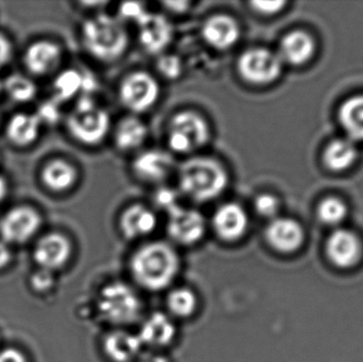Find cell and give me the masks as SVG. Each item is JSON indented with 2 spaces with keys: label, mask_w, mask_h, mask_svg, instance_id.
<instances>
[{
  "label": "cell",
  "mask_w": 363,
  "mask_h": 362,
  "mask_svg": "<svg viewBox=\"0 0 363 362\" xmlns=\"http://www.w3.org/2000/svg\"><path fill=\"white\" fill-rule=\"evenodd\" d=\"M178 253L166 242H151L140 248L131 261L132 274L138 284L149 290H161L172 284L178 274Z\"/></svg>",
  "instance_id": "6da1fadb"
},
{
  "label": "cell",
  "mask_w": 363,
  "mask_h": 362,
  "mask_svg": "<svg viewBox=\"0 0 363 362\" xmlns=\"http://www.w3.org/2000/svg\"><path fill=\"white\" fill-rule=\"evenodd\" d=\"M179 182L182 191L194 201L207 202L219 197L228 184V172L211 157H194L181 166Z\"/></svg>",
  "instance_id": "7a4b0ae2"
},
{
  "label": "cell",
  "mask_w": 363,
  "mask_h": 362,
  "mask_svg": "<svg viewBox=\"0 0 363 362\" xmlns=\"http://www.w3.org/2000/svg\"><path fill=\"white\" fill-rule=\"evenodd\" d=\"M82 40L89 55L106 62L121 57L129 44L123 23L108 15L89 19L82 27Z\"/></svg>",
  "instance_id": "3957f363"
},
{
  "label": "cell",
  "mask_w": 363,
  "mask_h": 362,
  "mask_svg": "<svg viewBox=\"0 0 363 362\" xmlns=\"http://www.w3.org/2000/svg\"><path fill=\"white\" fill-rule=\"evenodd\" d=\"M110 116L106 111L98 108L89 96L80 98L76 108L67 119L70 135L81 144H99L110 130Z\"/></svg>",
  "instance_id": "277c9868"
},
{
  "label": "cell",
  "mask_w": 363,
  "mask_h": 362,
  "mask_svg": "<svg viewBox=\"0 0 363 362\" xmlns=\"http://www.w3.org/2000/svg\"><path fill=\"white\" fill-rule=\"evenodd\" d=\"M100 314L113 324H131L142 310L140 297L125 283H113L102 289L98 301Z\"/></svg>",
  "instance_id": "5b68a950"
},
{
  "label": "cell",
  "mask_w": 363,
  "mask_h": 362,
  "mask_svg": "<svg viewBox=\"0 0 363 362\" xmlns=\"http://www.w3.org/2000/svg\"><path fill=\"white\" fill-rule=\"evenodd\" d=\"M208 140V125L196 113L184 111L177 114L170 121L168 142L174 152H192L202 148Z\"/></svg>",
  "instance_id": "8992f818"
},
{
  "label": "cell",
  "mask_w": 363,
  "mask_h": 362,
  "mask_svg": "<svg viewBox=\"0 0 363 362\" xmlns=\"http://www.w3.org/2000/svg\"><path fill=\"white\" fill-rule=\"evenodd\" d=\"M42 223V215L33 206H14L0 219L1 240L9 246L26 244L38 233Z\"/></svg>",
  "instance_id": "52a82bcc"
},
{
  "label": "cell",
  "mask_w": 363,
  "mask_h": 362,
  "mask_svg": "<svg viewBox=\"0 0 363 362\" xmlns=\"http://www.w3.org/2000/svg\"><path fill=\"white\" fill-rule=\"evenodd\" d=\"M279 55L264 48L245 51L238 59V72L247 82L266 85L273 82L281 72Z\"/></svg>",
  "instance_id": "ba28073f"
},
{
  "label": "cell",
  "mask_w": 363,
  "mask_h": 362,
  "mask_svg": "<svg viewBox=\"0 0 363 362\" xmlns=\"http://www.w3.org/2000/svg\"><path fill=\"white\" fill-rule=\"evenodd\" d=\"M160 85L151 74L134 72L121 83V102L125 108L136 113L146 112L155 106L160 97Z\"/></svg>",
  "instance_id": "9c48e42d"
},
{
  "label": "cell",
  "mask_w": 363,
  "mask_h": 362,
  "mask_svg": "<svg viewBox=\"0 0 363 362\" xmlns=\"http://www.w3.org/2000/svg\"><path fill=\"white\" fill-rule=\"evenodd\" d=\"M63 50L50 40H34L23 51V63L33 77H45L57 70L62 62Z\"/></svg>",
  "instance_id": "30bf717a"
},
{
  "label": "cell",
  "mask_w": 363,
  "mask_h": 362,
  "mask_svg": "<svg viewBox=\"0 0 363 362\" xmlns=\"http://www.w3.org/2000/svg\"><path fill=\"white\" fill-rule=\"evenodd\" d=\"M205 233V219L198 210L177 208L169 213L168 234L182 244H194Z\"/></svg>",
  "instance_id": "8fae6325"
},
{
  "label": "cell",
  "mask_w": 363,
  "mask_h": 362,
  "mask_svg": "<svg viewBox=\"0 0 363 362\" xmlns=\"http://www.w3.org/2000/svg\"><path fill=\"white\" fill-rule=\"evenodd\" d=\"M72 246L67 237L60 233L43 236L34 248V261L43 270L52 271L63 267L70 257Z\"/></svg>",
  "instance_id": "7c38bea8"
},
{
  "label": "cell",
  "mask_w": 363,
  "mask_h": 362,
  "mask_svg": "<svg viewBox=\"0 0 363 362\" xmlns=\"http://www.w3.org/2000/svg\"><path fill=\"white\" fill-rule=\"evenodd\" d=\"M174 169V157L165 151H145L134 159V172L140 180L146 182H163Z\"/></svg>",
  "instance_id": "4fadbf2b"
},
{
  "label": "cell",
  "mask_w": 363,
  "mask_h": 362,
  "mask_svg": "<svg viewBox=\"0 0 363 362\" xmlns=\"http://www.w3.org/2000/svg\"><path fill=\"white\" fill-rule=\"evenodd\" d=\"M205 42L218 50H226L236 44L240 38L238 23L228 15H215L209 17L202 27Z\"/></svg>",
  "instance_id": "5bb4252c"
},
{
  "label": "cell",
  "mask_w": 363,
  "mask_h": 362,
  "mask_svg": "<svg viewBox=\"0 0 363 362\" xmlns=\"http://www.w3.org/2000/svg\"><path fill=\"white\" fill-rule=\"evenodd\" d=\"M138 23L140 44L148 52H161L172 42V23L162 15L147 13Z\"/></svg>",
  "instance_id": "9a60e30c"
},
{
  "label": "cell",
  "mask_w": 363,
  "mask_h": 362,
  "mask_svg": "<svg viewBox=\"0 0 363 362\" xmlns=\"http://www.w3.org/2000/svg\"><path fill=\"white\" fill-rule=\"evenodd\" d=\"M216 233L221 239L235 242L240 239L247 232V214L240 205L236 203H226L218 208L213 219Z\"/></svg>",
  "instance_id": "2e32d148"
},
{
  "label": "cell",
  "mask_w": 363,
  "mask_h": 362,
  "mask_svg": "<svg viewBox=\"0 0 363 362\" xmlns=\"http://www.w3.org/2000/svg\"><path fill=\"white\" fill-rule=\"evenodd\" d=\"M43 125L34 113H16L6 125V137L12 146L27 148L38 142Z\"/></svg>",
  "instance_id": "e0dca14e"
},
{
  "label": "cell",
  "mask_w": 363,
  "mask_h": 362,
  "mask_svg": "<svg viewBox=\"0 0 363 362\" xmlns=\"http://www.w3.org/2000/svg\"><path fill=\"white\" fill-rule=\"evenodd\" d=\"M269 244L279 252H294L303 242V230L296 221L289 218H275L266 230Z\"/></svg>",
  "instance_id": "ac0fdd59"
},
{
  "label": "cell",
  "mask_w": 363,
  "mask_h": 362,
  "mask_svg": "<svg viewBox=\"0 0 363 362\" xmlns=\"http://www.w3.org/2000/svg\"><path fill=\"white\" fill-rule=\"evenodd\" d=\"M328 254L330 261L339 267L355 265L360 257L362 247L357 236L347 230H337L328 242Z\"/></svg>",
  "instance_id": "d6986e66"
},
{
  "label": "cell",
  "mask_w": 363,
  "mask_h": 362,
  "mask_svg": "<svg viewBox=\"0 0 363 362\" xmlns=\"http://www.w3.org/2000/svg\"><path fill=\"white\" fill-rule=\"evenodd\" d=\"M40 182L45 188L60 193L69 191L78 180V172L69 162L53 159L44 164L40 172Z\"/></svg>",
  "instance_id": "ffe728a7"
},
{
  "label": "cell",
  "mask_w": 363,
  "mask_h": 362,
  "mask_svg": "<svg viewBox=\"0 0 363 362\" xmlns=\"http://www.w3.org/2000/svg\"><path fill=\"white\" fill-rule=\"evenodd\" d=\"M174 335H176V327L169 317L161 312H157L151 315L145 321L138 338L143 344L152 346V348H161L170 344Z\"/></svg>",
  "instance_id": "44dd1931"
},
{
  "label": "cell",
  "mask_w": 363,
  "mask_h": 362,
  "mask_svg": "<svg viewBox=\"0 0 363 362\" xmlns=\"http://www.w3.org/2000/svg\"><path fill=\"white\" fill-rule=\"evenodd\" d=\"M155 227L157 217L155 213L140 204L128 208L121 216V231L131 239L149 235Z\"/></svg>",
  "instance_id": "7402d4cb"
},
{
  "label": "cell",
  "mask_w": 363,
  "mask_h": 362,
  "mask_svg": "<svg viewBox=\"0 0 363 362\" xmlns=\"http://www.w3.org/2000/svg\"><path fill=\"white\" fill-rule=\"evenodd\" d=\"M315 51L313 38L302 31H294L283 38L279 55L281 62L301 65L311 59Z\"/></svg>",
  "instance_id": "603a6c76"
},
{
  "label": "cell",
  "mask_w": 363,
  "mask_h": 362,
  "mask_svg": "<svg viewBox=\"0 0 363 362\" xmlns=\"http://www.w3.org/2000/svg\"><path fill=\"white\" fill-rule=\"evenodd\" d=\"M143 344L138 336L127 332L111 333L104 340V350L115 362H130L140 354Z\"/></svg>",
  "instance_id": "cb8c5ba5"
},
{
  "label": "cell",
  "mask_w": 363,
  "mask_h": 362,
  "mask_svg": "<svg viewBox=\"0 0 363 362\" xmlns=\"http://www.w3.org/2000/svg\"><path fill=\"white\" fill-rule=\"evenodd\" d=\"M146 125L138 117H127L117 125L115 140L121 150H134L140 148L147 138Z\"/></svg>",
  "instance_id": "d4e9b609"
},
{
  "label": "cell",
  "mask_w": 363,
  "mask_h": 362,
  "mask_svg": "<svg viewBox=\"0 0 363 362\" xmlns=\"http://www.w3.org/2000/svg\"><path fill=\"white\" fill-rule=\"evenodd\" d=\"M340 121L351 140H363V95L350 98L340 110Z\"/></svg>",
  "instance_id": "484cf974"
},
{
  "label": "cell",
  "mask_w": 363,
  "mask_h": 362,
  "mask_svg": "<svg viewBox=\"0 0 363 362\" xmlns=\"http://www.w3.org/2000/svg\"><path fill=\"white\" fill-rule=\"evenodd\" d=\"M357 157V149L350 138L337 140L326 148L324 162L330 169L342 171L349 168Z\"/></svg>",
  "instance_id": "4316f807"
},
{
  "label": "cell",
  "mask_w": 363,
  "mask_h": 362,
  "mask_svg": "<svg viewBox=\"0 0 363 362\" xmlns=\"http://www.w3.org/2000/svg\"><path fill=\"white\" fill-rule=\"evenodd\" d=\"M2 91L6 94L11 101L25 104L34 100L38 94V87L29 76L16 72L4 79Z\"/></svg>",
  "instance_id": "83f0119b"
},
{
  "label": "cell",
  "mask_w": 363,
  "mask_h": 362,
  "mask_svg": "<svg viewBox=\"0 0 363 362\" xmlns=\"http://www.w3.org/2000/svg\"><path fill=\"white\" fill-rule=\"evenodd\" d=\"M82 74L77 70L68 69L62 72L53 82V99L60 104L72 99L81 91Z\"/></svg>",
  "instance_id": "f1b7e54d"
},
{
  "label": "cell",
  "mask_w": 363,
  "mask_h": 362,
  "mask_svg": "<svg viewBox=\"0 0 363 362\" xmlns=\"http://www.w3.org/2000/svg\"><path fill=\"white\" fill-rule=\"evenodd\" d=\"M168 308L178 317H189L196 308V298L187 288H178L170 293L167 299Z\"/></svg>",
  "instance_id": "f546056e"
},
{
  "label": "cell",
  "mask_w": 363,
  "mask_h": 362,
  "mask_svg": "<svg viewBox=\"0 0 363 362\" xmlns=\"http://www.w3.org/2000/svg\"><path fill=\"white\" fill-rule=\"evenodd\" d=\"M347 216L345 203L336 198H330L322 202L319 208V217L326 225H336Z\"/></svg>",
  "instance_id": "4dcf8cb0"
},
{
  "label": "cell",
  "mask_w": 363,
  "mask_h": 362,
  "mask_svg": "<svg viewBox=\"0 0 363 362\" xmlns=\"http://www.w3.org/2000/svg\"><path fill=\"white\" fill-rule=\"evenodd\" d=\"M59 102L55 101L53 98L46 100L38 106V111L34 114L40 119V123L44 125H53V123L59 121L61 117V112H60Z\"/></svg>",
  "instance_id": "1f68e13d"
},
{
  "label": "cell",
  "mask_w": 363,
  "mask_h": 362,
  "mask_svg": "<svg viewBox=\"0 0 363 362\" xmlns=\"http://www.w3.org/2000/svg\"><path fill=\"white\" fill-rule=\"evenodd\" d=\"M157 69L166 79L174 80L181 76L183 68H182L181 60L178 57L165 55L160 59L159 63H157Z\"/></svg>",
  "instance_id": "d6a6232c"
},
{
  "label": "cell",
  "mask_w": 363,
  "mask_h": 362,
  "mask_svg": "<svg viewBox=\"0 0 363 362\" xmlns=\"http://www.w3.org/2000/svg\"><path fill=\"white\" fill-rule=\"evenodd\" d=\"M279 203L272 195H260L255 200V210L262 217L272 218L279 212Z\"/></svg>",
  "instance_id": "836d02e7"
},
{
  "label": "cell",
  "mask_w": 363,
  "mask_h": 362,
  "mask_svg": "<svg viewBox=\"0 0 363 362\" xmlns=\"http://www.w3.org/2000/svg\"><path fill=\"white\" fill-rule=\"evenodd\" d=\"M155 203L164 210L172 213L178 206V193L169 188H162L155 193Z\"/></svg>",
  "instance_id": "e575fe53"
},
{
  "label": "cell",
  "mask_w": 363,
  "mask_h": 362,
  "mask_svg": "<svg viewBox=\"0 0 363 362\" xmlns=\"http://www.w3.org/2000/svg\"><path fill=\"white\" fill-rule=\"evenodd\" d=\"M14 45L8 34L0 32V70L12 61Z\"/></svg>",
  "instance_id": "d590c367"
},
{
  "label": "cell",
  "mask_w": 363,
  "mask_h": 362,
  "mask_svg": "<svg viewBox=\"0 0 363 362\" xmlns=\"http://www.w3.org/2000/svg\"><path fill=\"white\" fill-rule=\"evenodd\" d=\"M121 16L125 18L133 19L136 23L147 14L144 6L140 2H125L121 8Z\"/></svg>",
  "instance_id": "8d00e7d4"
},
{
  "label": "cell",
  "mask_w": 363,
  "mask_h": 362,
  "mask_svg": "<svg viewBox=\"0 0 363 362\" xmlns=\"http://www.w3.org/2000/svg\"><path fill=\"white\" fill-rule=\"evenodd\" d=\"M52 276H51L50 271L43 270L34 274L31 280L32 286L35 290L44 291L47 290L49 287L52 284Z\"/></svg>",
  "instance_id": "74e56055"
},
{
  "label": "cell",
  "mask_w": 363,
  "mask_h": 362,
  "mask_svg": "<svg viewBox=\"0 0 363 362\" xmlns=\"http://www.w3.org/2000/svg\"><path fill=\"white\" fill-rule=\"evenodd\" d=\"M251 4L254 10L262 14H274L281 11L286 4L284 1H253Z\"/></svg>",
  "instance_id": "f35d334b"
},
{
  "label": "cell",
  "mask_w": 363,
  "mask_h": 362,
  "mask_svg": "<svg viewBox=\"0 0 363 362\" xmlns=\"http://www.w3.org/2000/svg\"><path fill=\"white\" fill-rule=\"evenodd\" d=\"M0 362H27V358L16 349H4L0 352Z\"/></svg>",
  "instance_id": "ab89813d"
},
{
  "label": "cell",
  "mask_w": 363,
  "mask_h": 362,
  "mask_svg": "<svg viewBox=\"0 0 363 362\" xmlns=\"http://www.w3.org/2000/svg\"><path fill=\"white\" fill-rule=\"evenodd\" d=\"M13 254L10 246L0 240V269L6 267L12 261Z\"/></svg>",
  "instance_id": "60d3db41"
},
{
  "label": "cell",
  "mask_w": 363,
  "mask_h": 362,
  "mask_svg": "<svg viewBox=\"0 0 363 362\" xmlns=\"http://www.w3.org/2000/svg\"><path fill=\"white\" fill-rule=\"evenodd\" d=\"M10 193V183L6 176L0 174V204L8 198Z\"/></svg>",
  "instance_id": "b9f144b4"
},
{
  "label": "cell",
  "mask_w": 363,
  "mask_h": 362,
  "mask_svg": "<svg viewBox=\"0 0 363 362\" xmlns=\"http://www.w3.org/2000/svg\"><path fill=\"white\" fill-rule=\"evenodd\" d=\"M138 362H169V361L162 355L146 354Z\"/></svg>",
  "instance_id": "7bdbcfd3"
},
{
  "label": "cell",
  "mask_w": 363,
  "mask_h": 362,
  "mask_svg": "<svg viewBox=\"0 0 363 362\" xmlns=\"http://www.w3.org/2000/svg\"><path fill=\"white\" fill-rule=\"evenodd\" d=\"M170 10L176 11V12H183L186 10L188 6L187 2L185 1H174V2H166Z\"/></svg>",
  "instance_id": "ee69618b"
},
{
  "label": "cell",
  "mask_w": 363,
  "mask_h": 362,
  "mask_svg": "<svg viewBox=\"0 0 363 362\" xmlns=\"http://www.w3.org/2000/svg\"><path fill=\"white\" fill-rule=\"evenodd\" d=\"M2 83H4V80L0 79V91H2Z\"/></svg>",
  "instance_id": "f6af8a7d"
},
{
  "label": "cell",
  "mask_w": 363,
  "mask_h": 362,
  "mask_svg": "<svg viewBox=\"0 0 363 362\" xmlns=\"http://www.w3.org/2000/svg\"><path fill=\"white\" fill-rule=\"evenodd\" d=\"M0 120H1V115H0Z\"/></svg>",
  "instance_id": "bcb514c9"
}]
</instances>
